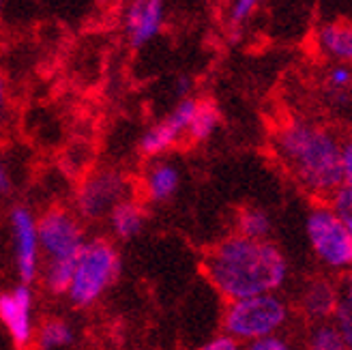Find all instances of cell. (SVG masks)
<instances>
[{"label": "cell", "mask_w": 352, "mask_h": 350, "mask_svg": "<svg viewBox=\"0 0 352 350\" xmlns=\"http://www.w3.org/2000/svg\"><path fill=\"white\" fill-rule=\"evenodd\" d=\"M331 204L338 208V213L346 219V223L352 230V181H346L344 187L336 194V198L331 200Z\"/></svg>", "instance_id": "cb8c5ba5"}, {"label": "cell", "mask_w": 352, "mask_h": 350, "mask_svg": "<svg viewBox=\"0 0 352 350\" xmlns=\"http://www.w3.org/2000/svg\"><path fill=\"white\" fill-rule=\"evenodd\" d=\"M305 350H350V348L338 325L331 320L320 325H309L305 338Z\"/></svg>", "instance_id": "d6986e66"}, {"label": "cell", "mask_w": 352, "mask_h": 350, "mask_svg": "<svg viewBox=\"0 0 352 350\" xmlns=\"http://www.w3.org/2000/svg\"><path fill=\"white\" fill-rule=\"evenodd\" d=\"M0 320L17 350H28L37 340L32 318V290L28 284H15L0 294Z\"/></svg>", "instance_id": "30bf717a"}, {"label": "cell", "mask_w": 352, "mask_h": 350, "mask_svg": "<svg viewBox=\"0 0 352 350\" xmlns=\"http://www.w3.org/2000/svg\"><path fill=\"white\" fill-rule=\"evenodd\" d=\"M219 120H221V114H219V108L215 101L210 99H200V106H198V112L193 116L191 125H189V131H187V138L191 142H204L210 135L215 133V129L219 127Z\"/></svg>", "instance_id": "ac0fdd59"}, {"label": "cell", "mask_w": 352, "mask_h": 350, "mask_svg": "<svg viewBox=\"0 0 352 350\" xmlns=\"http://www.w3.org/2000/svg\"><path fill=\"white\" fill-rule=\"evenodd\" d=\"M340 303V282L331 277H314L303 286L298 296V309L309 325L331 322Z\"/></svg>", "instance_id": "7c38bea8"}, {"label": "cell", "mask_w": 352, "mask_h": 350, "mask_svg": "<svg viewBox=\"0 0 352 350\" xmlns=\"http://www.w3.org/2000/svg\"><path fill=\"white\" fill-rule=\"evenodd\" d=\"M39 239L45 262L76 260L86 245L78 215L69 213L63 206L47 208L39 217Z\"/></svg>", "instance_id": "52a82bcc"}, {"label": "cell", "mask_w": 352, "mask_h": 350, "mask_svg": "<svg viewBox=\"0 0 352 350\" xmlns=\"http://www.w3.org/2000/svg\"><path fill=\"white\" fill-rule=\"evenodd\" d=\"M324 91L333 103H346L352 91V67L336 63L324 74Z\"/></svg>", "instance_id": "44dd1931"}, {"label": "cell", "mask_w": 352, "mask_h": 350, "mask_svg": "<svg viewBox=\"0 0 352 350\" xmlns=\"http://www.w3.org/2000/svg\"><path fill=\"white\" fill-rule=\"evenodd\" d=\"M243 350H292V348L288 340H284L281 336H271V338H262V340L245 344Z\"/></svg>", "instance_id": "d4e9b609"}, {"label": "cell", "mask_w": 352, "mask_h": 350, "mask_svg": "<svg viewBox=\"0 0 352 350\" xmlns=\"http://www.w3.org/2000/svg\"><path fill=\"white\" fill-rule=\"evenodd\" d=\"M273 149L290 177L320 202H331L344 187V142L318 122L286 120L273 135Z\"/></svg>", "instance_id": "7a4b0ae2"}, {"label": "cell", "mask_w": 352, "mask_h": 350, "mask_svg": "<svg viewBox=\"0 0 352 350\" xmlns=\"http://www.w3.org/2000/svg\"><path fill=\"white\" fill-rule=\"evenodd\" d=\"M200 99H183L174 106V110L160 122L148 127L140 138V151L146 157H162L172 151L183 135H187L193 116L198 112Z\"/></svg>", "instance_id": "9c48e42d"}, {"label": "cell", "mask_w": 352, "mask_h": 350, "mask_svg": "<svg viewBox=\"0 0 352 350\" xmlns=\"http://www.w3.org/2000/svg\"><path fill=\"white\" fill-rule=\"evenodd\" d=\"M305 234L314 256L336 275H352V230L331 202L314 204L305 217Z\"/></svg>", "instance_id": "3957f363"}, {"label": "cell", "mask_w": 352, "mask_h": 350, "mask_svg": "<svg viewBox=\"0 0 352 350\" xmlns=\"http://www.w3.org/2000/svg\"><path fill=\"white\" fill-rule=\"evenodd\" d=\"M202 271L228 303L277 292L288 279V260L273 241L230 234L210 248Z\"/></svg>", "instance_id": "6da1fadb"}, {"label": "cell", "mask_w": 352, "mask_h": 350, "mask_svg": "<svg viewBox=\"0 0 352 350\" xmlns=\"http://www.w3.org/2000/svg\"><path fill=\"white\" fill-rule=\"evenodd\" d=\"M146 221V211L144 206L135 202V200H122L114 211L110 213V228L116 239L120 241H129L138 237L144 228Z\"/></svg>", "instance_id": "9a60e30c"}, {"label": "cell", "mask_w": 352, "mask_h": 350, "mask_svg": "<svg viewBox=\"0 0 352 350\" xmlns=\"http://www.w3.org/2000/svg\"><path fill=\"white\" fill-rule=\"evenodd\" d=\"M0 191H3V196H7L9 191H11V177L7 174L5 168L0 170Z\"/></svg>", "instance_id": "83f0119b"}, {"label": "cell", "mask_w": 352, "mask_h": 350, "mask_svg": "<svg viewBox=\"0 0 352 350\" xmlns=\"http://www.w3.org/2000/svg\"><path fill=\"white\" fill-rule=\"evenodd\" d=\"M120 275V256L116 248L105 239L86 241L82 252L76 258L74 282L69 288V301L76 307H91L95 305L103 292Z\"/></svg>", "instance_id": "5b68a950"}, {"label": "cell", "mask_w": 352, "mask_h": 350, "mask_svg": "<svg viewBox=\"0 0 352 350\" xmlns=\"http://www.w3.org/2000/svg\"><path fill=\"white\" fill-rule=\"evenodd\" d=\"M74 342V329L69 327V322L60 320V318H50L45 320L39 331H37V344L39 350H56V348H65Z\"/></svg>", "instance_id": "ffe728a7"}, {"label": "cell", "mask_w": 352, "mask_h": 350, "mask_svg": "<svg viewBox=\"0 0 352 350\" xmlns=\"http://www.w3.org/2000/svg\"><path fill=\"white\" fill-rule=\"evenodd\" d=\"M127 181L114 170H99L86 177L78 189V213L88 219L110 215L114 208L127 200Z\"/></svg>", "instance_id": "ba28073f"}, {"label": "cell", "mask_w": 352, "mask_h": 350, "mask_svg": "<svg viewBox=\"0 0 352 350\" xmlns=\"http://www.w3.org/2000/svg\"><path fill=\"white\" fill-rule=\"evenodd\" d=\"M316 43L324 56L340 65H352V24L331 22L322 24L316 32Z\"/></svg>", "instance_id": "5bb4252c"}, {"label": "cell", "mask_w": 352, "mask_h": 350, "mask_svg": "<svg viewBox=\"0 0 352 350\" xmlns=\"http://www.w3.org/2000/svg\"><path fill=\"white\" fill-rule=\"evenodd\" d=\"M198 350H243L241 342L230 338L228 333H221V336H215V338H210L206 344H202Z\"/></svg>", "instance_id": "484cf974"}, {"label": "cell", "mask_w": 352, "mask_h": 350, "mask_svg": "<svg viewBox=\"0 0 352 350\" xmlns=\"http://www.w3.org/2000/svg\"><path fill=\"white\" fill-rule=\"evenodd\" d=\"M11 245L15 271L20 284H32L41 275V239H39V219L24 204H15L9 213Z\"/></svg>", "instance_id": "8992f818"}, {"label": "cell", "mask_w": 352, "mask_h": 350, "mask_svg": "<svg viewBox=\"0 0 352 350\" xmlns=\"http://www.w3.org/2000/svg\"><path fill=\"white\" fill-rule=\"evenodd\" d=\"M333 322L338 325V329L348 342V348L352 350V275L342 277L340 282V303L336 316H333Z\"/></svg>", "instance_id": "7402d4cb"}, {"label": "cell", "mask_w": 352, "mask_h": 350, "mask_svg": "<svg viewBox=\"0 0 352 350\" xmlns=\"http://www.w3.org/2000/svg\"><path fill=\"white\" fill-rule=\"evenodd\" d=\"M260 3L262 0H234L232 7H230V15H228V22H230L234 32L250 20Z\"/></svg>", "instance_id": "603a6c76"}, {"label": "cell", "mask_w": 352, "mask_h": 350, "mask_svg": "<svg viewBox=\"0 0 352 350\" xmlns=\"http://www.w3.org/2000/svg\"><path fill=\"white\" fill-rule=\"evenodd\" d=\"M189 91H191V80L187 76H179V80H176V95H179V99L181 101L187 99Z\"/></svg>", "instance_id": "4316f807"}, {"label": "cell", "mask_w": 352, "mask_h": 350, "mask_svg": "<svg viewBox=\"0 0 352 350\" xmlns=\"http://www.w3.org/2000/svg\"><path fill=\"white\" fill-rule=\"evenodd\" d=\"M166 0H129L125 11V32L133 50L151 43L164 28Z\"/></svg>", "instance_id": "8fae6325"}, {"label": "cell", "mask_w": 352, "mask_h": 350, "mask_svg": "<svg viewBox=\"0 0 352 350\" xmlns=\"http://www.w3.org/2000/svg\"><path fill=\"white\" fill-rule=\"evenodd\" d=\"M290 320V305L277 292L258 294L250 299L228 303L223 309V333L250 344L262 338L277 336Z\"/></svg>", "instance_id": "277c9868"}, {"label": "cell", "mask_w": 352, "mask_h": 350, "mask_svg": "<svg viewBox=\"0 0 352 350\" xmlns=\"http://www.w3.org/2000/svg\"><path fill=\"white\" fill-rule=\"evenodd\" d=\"M76 260H50L41 269L43 288L52 294H69L74 282Z\"/></svg>", "instance_id": "e0dca14e"}, {"label": "cell", "mask_w": 352, "mask_h": 350, "mask_svg": "<svg viewBox=\"0 0 352 350\" xmlns=\"http://www.w3.org/2000/svg\"><path fill=\"white\" fill-rule=\"evenodd\" d=\"M179 187H181V170L166 160H155L142 177L144 198L153 204L168 202Z\"/></svg>", "instance_id": "4fadbf2b"}, {"label": "cell", "mask_w": 352, "mask_h": 350, "mask_svg": "<svg viewBox=\"0 0 352 350\" xmlns=\"http://www.w3.org/2000/svg\"><path fill=\"white\" fill-rule=\"evenodd\" d=\"M234 230H236L234 234H241L245 239L269 241L271 230H273V221L267 211H262V208H256V206H248V208H241L236 213Z\"/></svg>", "instance_id": "2e32d148"}]
</instances>
